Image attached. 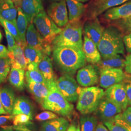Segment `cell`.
Listing matches in <instances>:
<instances>
[{"label": "cell", "mask_w": 131, "mask_h": 131, "mask_svg": "<svg viewBox=\"0 0 131 131\" xmlns=\"http://www.w3.org/2000/svg\"><path fill=\"white\" fill-rule=\"evenodd\" d=\"M2 38H3V35H2V34L1 32L0 31V42H1V41L2 40Z\"/></svg>", "instance_id": "cell-55"}, {"label": "cell", "mask_w": 131, "mask_h": 131, "mask_svg": "<svg viewBox=\"0 0 131 131\" xmlns=\"http://www.w3.org/2000/svg\"><path fill=\"white\" fill-rule=\"evenodd\" d=\"M25 77L26 83L34 82L48 84L47 81L38 68L33 70H27L25 74Z\"/></svg>", "instance_id": "cell-34"}, {"label": "cell", "mask_w": 131, "mask_h": 131, "mask_svg": "<svg viewBox=\"0 0 131 131\" xmlns=\"http://www.w3.org/2000/svg\"><path fill=\"white\" fill-rule=\"evenodd\" d=\"M18 15L17 18L16 26L19 32V38L24 48L27 44L26 40V33L28 27V20L26 16L24 14L20 7L17 8Z\"/></svg>", "instance_id": "cell-28"}, {"label": "cell", "mask_w": 131, "mask_h": 131, "mask_svg": "<svg viewBox=\"0 0 131 131\" xmlns=\"http://www.w3.org/2000/svg\"><path fill=\"white\" fill-rule=\"evenodd\" d=\"M98 48L102 58L124 54L125 46L121 30L114 26L105 28Z\"/></svg>", "instance_id": "cell-2"}, {"label": "cell", "mask_w": 131, "mask_h": 131, "mask_svg": "<svg viewBox=\"0 0 131 131\" xmlns=\"http://www.w3.org/2000/svg\"><path fill=\"white\" fill-rule=\"evenodd\" d=\"M124 69L126 73L131 74V53L125 58Z\"/></svg>", "instance_id": "cell-42"}, {"label": "cell", "mask_w": 131, "mask_h": 131, "mask_svg": "<svg viewBox=\"0 0 131 131\" xmlns=\"http://www.w3.org/2000/svg\"><path fill=\"white\" fill-rule=\"evenodd\" d=\"M32 119L33 118L27 115L19 114L14 116L13 118V123L15 126H23L31 123V121Z\"/></svg>", "instance_id": "cell-35"}, {"label": "cell", "mask_w": 131, "mask_h": 131, "mask_svg": "<svg viewBox=\"0 0 131 131\" xmlns=\"http://www.w3.org/2000/svg\"><path fill=\"white\" fill-rule=\"evenodd\" d=\"M122 24L123 27L129 31H131V16L127 19H122Z\"/></svg>", "instance_id": "cell-43"}, {"label": "cell", "mask_w": 131, "mask_h": 131, "mask_svg": "<svg viewBox=\"0 0 131 131\" xmlns=\"http://www.w3.org/2000/svg\"><path fill=\"white\" fill-rule=\"evenodd\" d=\"M24 114L33 118V107L28 99L19 97L15 99L12 114L13 116Z\"/></svg>", "instance_id": "cell-24"}, {"label": "cell", "mask_w": 131, "mask_h": 131, "mask_svg": "<svg viewBox=\"0 0 131 131\" xmlns=\"http://www.w3.org/2000/svg\"><path fill=\"white\" fill-rule=\"evenodd\" d=\"M10 66L11 63L8 57L0 58V74L5 78L9 72Z\"/></svg>", "instance_id": "cell-36"}, {"label": "cell", "mask_w": 131, "mask_h": 131, "mask_svg": "<svg viewBox=\"0 0 131 131\" xmlns=\"http://www.w3.org/2000/svg\"><path fill=\"white\" fill-rule=\"evenodd\" d=\"M23 0H11V1L14 3L15 6L17 8L21 7V4Z\"/></svg>", "instance_id": "cell-48"}, {"label": "cell", "mask_w": 131, "mask_h": 131, "mask_svg": "<svg viewBox=\"0 0 131 131\" xmlns=\"http://www.w3.org/2000/svg\"><path fill=\"white\" fill-rule=\"evenodd\" d=\"M25 59L29 64H35L38 65V63L42 59L45 54L38 50L26 45L23 48Z\"/></svg>", "instance_id": "cell-30"}, {"label": "cell", "mask_w": 131, "mask_h": 131, "mask_svg": "<svg viewBox=\"0 0 131 131\" xmlns=\"http://www.w3.org/2000/svg\"><path fill=\"white\" fill-rule=\"evenodd\" d=\"M127 78L122 69H107L100 70V85L107 89L114 84L123 82Z\"/></svg>", "instance_id": "cell-12"}, {"label": "cell", "mask_w": 131, "mask_h": 131, "mask_svg": "<svg viewBox=\"0 0 131 131\" xmlns=\"http://www.w3.org/2000/svg\"><path fill=\"white\" fill-rule=\"evenodd\" d=\"M129 79L130 80V81H131V77L130 78H129Z\"/></svg>", "instance_id": "cell-58"}, {"label": "cell", "mask_w": 131, "mask_h": 131, "mask_svg": "<svg viewBox=\"0 0 131 131\" xmlns=\"http://www.w3.org/2000/svg\"><path fill=\"white\" fill-rule=\"evenodd\" d=\"M20 8L27 18L29 25L32 24L34 18L44 10L41 0H23Z\"/></svg>", "instance_id": "cell-18"}, {"label": "cell", "mask_w": 131, "mask_h": 131, "mask_svg": "<svg viewBox=\"0 0 131 131\" xmlns=\"http://www.w3.org/2000/svg\"><path fill=\"white\" fill-rule=\"evenodd\" d=\"M56 85L69 102L74 103L77 101L82 88L80 87L72 75L64 73L56 80Z\"/></svg>", "instance_id": "cell-7"}, {"label": "cell", "mask_w": 131, "mask_h": 131, "mask_svg": "<svg viewBox=\"0 0 131 131\" xmlns=\"http://www.w3.org/2000/svg\"><path fill=\"white\" fill-rule=\"evenodd\" d=\"M66 119L65 117H58L44 122L41 125V131H61V125Z\"/></svg>", "instance_id": "cell-32"}, {"label": "cell", "mask_w": 131, "mask_h": 131, "mask_svg": "<svg viewBox=\"0 0 131 131\" xmlns=\"http://www.w3.org/2000/svg\"><path fill=\"white\" fill-rule=\"evenodd\" d=\"M131 16V0L127 1L123 5L108 9L103 15V18L108 20L123 19Z\"/></svg>", "instance_id": "cell-16"}, {"label": "cell", "mask_w": 131, "mask_h": 131, "mask_svg": "<svg viewBox=\"0 0 131 131\" xmlns=\"http://www.w3.org/2000/svg\"><path fill=\"white\" fill-rule=\"evenodd\" d=\"M38 68L47 81L48 84L56 82L52 60L48 56H44L42 60L38 63Z\"/></svg>", "instance_id": "cell-25"}, {"label": "cell", "mask_w": 131, "mask_h": 131, "mask_svg": "<svg viewBox=\"0 0 131 131\" xmlns=\"http://www.w3.org/2000/svg\"><path fill=\"white\" fill-rule=\"evenodd\" d=\"M11 128H12V129H14L15 130H16V129H21V130H24L25 131H32L31 130H30L29 129H28V128H27L26 127H25L24 126H15L14 127H11Z\"/></svg>", "instance_id": "cell-50"}, {"label": "cell", "mask_w": 131, "mask_h": 131, "mask_svg": "<svg viewBox=\"0 0 131 131\" xmlns=\"http://www.w3.org/2000/svg\"><path fill=\"white\" fill-rule=\"evenodd\" d=\"M4 1V0H0V3L2 2H3V1Z\"/></svg>", "instance_id": "cell-57"}, {"label": "cell", "mask_w": 131, "mask_h": 131, "mask_svg": "<svg viewBox=\"0 0 131 131\" xmlns=\"http://www.w3.org/2000/svg\"><path fill=\"white\" fill-rule=\"evenodd\" d=\"M6 79V78H5L2 75H1L0 74V84L4 82L5 81V80Z\"/></svg>", "instance_id": "cell-51"}, {"label": "cell", "mask_w": 131, "mask_h": 131, "mask_svg": "<svg viewBox=\"0 0 131 131\" xmlns=\"http://www.w3.org/2000/svg\"><path fill=\"white\" fill-rule=\"evenodd\" d=\"M122 83L126 90L128 103L131 106V81L130 80L127 78Z\"/></svg>", "instance_id": "cell-39"}, {"label": "cell", "mask_w": 131, "mask_h": 131, "mask_svg": "<svg viewBox=\"0 0 131 131\" xmlns=\"http://www.w3.org/2000/svg\"><path fill=\"white\" fill-rule=\"evenodd\" d=\"M96 131H109L107 127L104 126L103 123H99L97 125Z\"/></svg>", "instance_id": "cell-47"}, {"label": "cell", "mask_w": 131, "mask_h": 131, "mask_svg": "<svg viewBox=\"0 0 131 131\" xmlns=\"http://www.w3.org/2000/svg\"><path fill=\"white\" fill-rule=\"evenodd\" d=\"M82 50L86 61L96 65L101 60V55L97 45L86 36L84 35Z\"/></svg>", "instance_id": "cell-17"}, {"label": "cell", "mask_w": 131, "mask_h": 131, "mask_svg": "<svg viewBox=\"0 0 131 131\" xmlns=\"http://www.w3.org/2000/svg\"><path fill=\"white\" fill-rule=\"evenodd\" d=\"M15 99L14 91L9 87H5L1 90V102L8 114H12Z\"/></svg>", "instance_id": "cell-27"}, {"label": "cell", "mask_w": 131, "mask_h": 131, "mask_svg": "<svg viewBox=\"0 0 131 131\" xmlns=\"http://www.w3.org/2000/svg\"><path fill=\"white\" fill-rule=\"evenodd\" d=\"M122 115L123 118L131 126V106L127 107Z\"/></svg>", "instance_id": "cell-41"}, {"label": "cell", "mask_w": 131, "mask_h": 131, "mask_svg": "<svg viewBox=\"0 0 131 131\" xmlns=\"http://www.w3.org/2000/svg\"><path fill=\"white\" fill-rule=\"evenodd\" d=\"M66 131H81L79 124H71V125H70Z\"/></svg>", "instance_id": "cell-46"}, {"label": "cell", "mask_w": 131, "mask_h": 131, "mask_svg": "<svg viewBox=\"0 0 131 131\" xmlns=\"http://www.w3.org/2000/svg\"><path fill=\"white\" fill-rule=\"evenodd\" d=\"M58 117L56 114L48 110L38 114L35 117V119L39 122H44L56 119Z\"/></svg>", "instance_id": "cell-37"}, {"label": "cell", "mask_w": 131, "mask_h": 131, "mask_svg": "<svg viewBox=\"0 0 131 131\" xmlns=\"http://www.w3.org/2000/svg\"><path fill=\"white\" fill-rule=\"evenodd\" d=\"M5 29V36L7 39V44H8V51H11L14 47H15L16 43L15 42V39L13 36V35L6 29Z\"/></svg>", "instance_id": "cell-38"}, {"label": "cell", "mask_w": 131, "mask_h": 131, "mask_svg": "<svg viewBox=\"0 0 131 131\" xmlns=\"http://www.w3.org/2000/svg\"><path fill=\"white\" fill-rule=\"evenodd\" d=\"M48 85L49 93L41 105L42 108L64 117H71L74 111L73 105L64 97L58 89L56 81Z\"/></svg>", "instance_id": "cell-3"}, {"label": "cell", "mask_w": 131, "mask_h": 131, "mask_svg": "<svg viewBox=\"0 0 131 131\" xmlns=\"http://www.w3.org/2000/svg\"><path fill=\"white\" fill-rule=\"evenodd\" d=\"M8 113L3 107L0 100V115H8Z\"/></svg>", "instance_id": "cell-49"}, {"label": "cell", "mask_w": 131, "mask_h": 131, "mask_svg": "<svg viewBox=\"0 0 131 131\" xmlns=\"http://www.w3.org/2000/svg\"><path fill=\"white\" fill-rule=\"evenodd\" d=\"M52 56L56 65L64 73L74 75L85 65L82 49L69 47L52 48Z\"/></svg>", "instance_id": "cell-1"}, {"label": "cell", "mask_w": 131, "mask_h": 131, "mask_svg": "<svg viewBox=\"0 0 131 131\" xmlns=\"http://www.w3.org/2000/svg\"><path fill=\"white\" fill-rule=\"evenodd\" d=\"M0 24L4 27V28L6 29L10 34H11L13 35L17 42V43L23 47L22 43L21 41L20 38H19V32L17 28L16 25L9 21H8L5 19H3L1 16Z\"/></svg>", "instance_id": "cell-33"}, {"label": "cell", "mask_w": 131, "mask_h": 131, "mask_svg": "<svg viewBox=\"0 0 131 131\" xmlns=\"http://www.w3.org/2000/svg\"><path fill=\"white\" fill-rule=\"evenodd\" d=\"M128 1L130 0H92L86 6L85 18L87 20L95 19L108 9Z\"/></svg>", "instance_id": "cell-8"}, {"label": "cell", "mask_w": 131, "mask_h": 131, "mask_svg": "<svg viewBox=\"0 0 131 131\" xmlns=\"http://www.w3.org/2000/svg\"><path fill=\"white\" fill-rule=\"evenodd\" d=\"M33 22L38 32L45 41L51 45L53 39L62 30L54 23L44 10L34 18Z\"/></svg>", "instance_id": "cell-6"}, {"label": "cell", "mask_w": 131, "mask_h": 131, "mask_svg": "<svg viewBox=\"0 0 131 131\" xmlns=\"http://www.w3.org/2000/svg\"><path fill=\"white\" fill-rule=\"evenodd\" d=\"M104 96L117 104L122 111L125 110L128 106L126 90L122 82L108 88L105 91Z\"/></svg>", "instance_id": "cell-13"}, {"label": "cell", "mask_w": 131, "mask_h": 131, "mask_svg": "<svg viewBox=\"0 0 131 131\" xmlns=\"http://www.w3.org/2000/svg\"><path fill=\"white\" fill-rule=\"evenodd\" d=\"M124 59L121 54H117L107 58H102L101 60L96 64L99 70L107 69H122L125 67Z\"/></svg>", "instance_id": "cell-23"}, {"label": "cell", "mask_w": 131, "mask_h": 131, "mask_svg": "<svg viewBox=\"0 0 131 131\" xmlns=\"http://www.w3.org/2000/svg\"><path fill=\"white\" fill-rule=\"evenodd\" d=\"M26 40L28 46L42 52L45 55L49 56L51 54L52 50V45L45 41L33 23L28 26L26 33Z\"/></svg>", "instance_id": "cell-9"}, {"label": "cell", "mask_w": 131, "mask_h": 131, "mask_svg": "<svg viewBox=\"0 0 131 131\" xmlns=\"http://www.w3.org/2000/svg\"><path fill=\"white\" fill-rule=\"evenodd\" d=\"M47 14L59 27H65L69 23V16L65 0L52 3L47 9Z\"/></svg>", "instance_id": "cell-11"}, {"label": "cell", "mask_w": 131, "mask_h": 131, "mask_svg": "<svg viewBox=\"0 0 131 131\" xmlns=\"http://www.w3.org/2000/svg\"><path fill=\"white\" fill-rule=\"evenodd\" d=\"M123 40L127 52L131 53V31L123 37Z\"/></svg>", "instance_id": "cell-40"}, {"label": "cell", "mask_w": 131, "mask_h": 131, "mask_svg": "<svg viewBox=\"0 0 131 131\" xmlns=\"http://www.w3.org/2000/svg\"><path fill=\"white\" fill-rule=\"evenodd\" d=\"M18 10L11 0H4L0 3V16L16 25Z\"/></svg>", "instance_id": "cell-22"}, {"label": "cell", "mask_w": 131, "mask_h": 131, "mask_svg": "<svg viewBox=\"0 0 131 131\" xmlns=\"http://www.w3.org/2000/svg\"><path fill=\"white\" fill-rule=\"evenodd\" d=\"M65 1L69 11V21H76L79 20L85 13L86 6L77 0Z\"/></svg>", "instance_id": "cell-21"}, {"label": "cell", "mask_w": 131, "mask_h": 131, "mask_svg": "<svg viewBox=\"0 0 131 131\" xmlns=\"http://www.w3.org/2000/svg\"><path fill=\"white\" fill-rule=\"evenodd\" d=\"M0 131H14L12 129H10L9 128H7V129H3V130H1Z\"/></svg>", "instance_id": "cell-52"}, {"label": "cell", "mask_w": 131, "mask_h": 131, "mask_svg": "<svg viewBox=\"0 0 131 131\" xmlns=\"http://www.w3.org/2000/svg\"><path fill=\"white\" fill-rule=\"evenodd\" d=\"M8 56L12 68L24 70L27 69V63L24 56V49L18 44L16 43L13 49L8 51Z\"/></svg>", "instance_id": "cell-20"}, {"label": "cell", "mask_w": 131, "mask_h": 131, "mask_svg": "<svg viewBox=\"0 0 131 131\" xmlns=\"http://www.w3.org/2000/svg\"><path fill=\"white\" fill-rule=\"evenodd\" d=\"M104 29L97 18L88 19L83 26L84 35L93 41L97 46L103 36Z\"/></svg>", "instance_id": "cell-15"}, {"label": "cell", "mask_w": 131, "mask_h": 131, "mask_svg": "<svg viewBox=\"0 0 131 131\" xmlns=\"http://www.w3.org/2000/svg\"><path fill=\"white\" fill-rule=\"evenodd\" d=\"M78 1H79L81 3H85V2H87L88 1H89V0H77Z\"/></svg>", "instance_id": "cell-53"}, {"label": "cell", "mask_w": 131, "mask_h": 131, "mask_svg": "<svg viewBox=\"0 0 131 131\" xmlns=\"http://www.w3.org/2000/svg\"><path fill=\"white\" fill-rule=\"evenodd\" d=\"M103 122L109 131H131V126L123 118L122 113Z\"/></svg>", "instance_id": "cell-26"}, {"label": "cell", "mask_w": 131, "mask_h": 131, "mask_svg": "<svg viewBox=\"0 0 131 131\" xmlns=\"http://www.w3.org/2000/svg\"><path fill=\"white\" fill-rule=\"evenodd\" d=\"M105 95V91L98 86L82 88L80 92L77 109L83 115H87L97 110L99 104Z\"/></svg>", "instance_id": "cell-5"}, {"label": "cell", "mask_w": 131, "mask_h": 131, "mask_svg": "<svg viewBox=\"0 0 131 131\" xmlns=\"http://www.w3.org/2000/svg\"><path fill=\"white\" fill-rule=\"evenodd\" d=\"M25 70L11 68L8 76V81L10 83L18 90H24L25 86Z\"/></svg>", "instance_id": "cell-29"}, {"label": "cell", "mask_w": 131, "mask_h": 131, "mask_svg": "<svg viewBox=\"0 0 131 131\" xmlns=\"http://www.w3.org/2000/svg\"><path fill=\"white\" fill-rule=\"evenodd\" d=\"M81 131H96L98 125L97 117L93 116H86L80 118Z\"/></svg>", "instance_id": "cell-31"}, {"label": "cell", "mask_w": 131, "mask_h": 131, "mask_svg": "<svg viewBox=\"0 0 131 131\" xmlns=\"http://www.w3.org/2000/svg\"><path fill=\"white\" fill-rule=\"evenodd\" d=\"M50 1H51L52 3L53 2H59V1H61L63 0H50Z\"/></svg>", "instance_id": "cell-54"}, {"label": "cell", "mask_w": 131, "mask_h": 131, "mask_svg": "<svg viewBox=\"0 0 131 131\" xmlns=\"http://www.w3.org/2000/svg\"><path fill=\"white\" fill-rule=\"evenodd\" d=\"M14 116L13 115H9V116H0V126L4 124L7 122L9 121L11 119H13L14 118Z\"/></svg>", "instance_id": "cell-45"}, {"label": "cell", "mask_w": 131, "mask_h": 131, "mask_svg": "<svg viewBox=\"0 0 131 131\" xmlns=\"http://www.w3.org/2000/svg\"><path fill=\"white\" fill-rule=\"evenodd\" d=\"M8 50L4 45L0 44V58L8 57Z\"/></svg>", "instance_id": "cell-44"}, {"label": "cell", "mask_w": 131, "mask_h": 131, "mask_svg": "<svg viewBox=\"0 0 131 131\" xmlns=\"http://www.w3.org/2000/svg\"><path fill=\"white\" fill-rule=\"evenodd\" d=\"M0 91H1V90H0Z\"/></svg>", "instance_id": "cell-59"}, {"label": "cell", "mask_w": 131, "mask_h": 131, "mask_svg": "<svg viewBox=\"0 0 131 131\" xmlns=\"http://www.w3.org/2000/svg\"><path fill=\"white\" fill-rule=\"evenodd\" d=\"M100 70L97 66L91 64L84 66L77 71L76 79L83 87H89L97 84L99 81Z\"/></svg>", "instance_id": "cell-10"}, {"label": "cell", "mask_w": 131, "mask_h": 131, "mask_svg": "<svg viewBox=\"0 0 131 131\" xmlns=\"http://www.w3.org/2000/svg\"><path fill=\"white\" fill-rule=\"evenodd\" d=\"M83 26L78 21H70L52 42L53 47H73L82 49Z\"/></svg>", "instance_id": "cell-4"}, {"label": "cell", "mask_w": 131, "mask_h": 131, "mask_svg": "<svg viewBox=\"0 0 131 131\" xmlns=\"http://www.w3.org/2000/svg\"><path fill=\"white\" fill-rule=\"evenodd\" d=\"M26 88L38 103L42 105L49 93L50 89L47 84L31 82L27 83Z\"/></svg>", "instance_id": "cell-19"}, {"label": "cell", "mask_w": 131, "mask_h": 131, "mask_svg": "<svg viewBox=\"0 0 131 131\" xmlns=\"http://www.w3.org/2000/svg\"><path fill=\"white\" fill-rule=\"evenodd\" d=\"M97 111L100 117L106 122L121 113L122 110L116 103L104 96L99 103Z\"/></svg>", "instance_id": "cell-14"}, {"label": "cell", "mask_w": 131, "mask_h": 131, "mask_svg": "<svg viewBox=\"0 0 131 131\" xmlns=\"http://www.w3.org/2000/svg\"><path fill=\"white\" fill-rule=\"evenodd\" d=\"M16 131H26L24 130H21V129H16Z\"/></svg>", "instance_id": "cell-56"}]
</instances>
